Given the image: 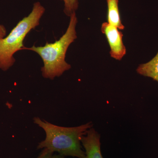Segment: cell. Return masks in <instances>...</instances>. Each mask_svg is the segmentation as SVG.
<instances>
[{
    "instance_id": "6da1fadb",
    "label": "cell",
    "mask_w": 158,
    "mask_h": 158,
    "mask_svg": "<svg viewBox=\"0 0 158 158\" xmlns=\"http://www.w3.org/2000/svg\"><path fill=\"white\" fill-rule=\"evenodd\" d=\"M33 120L34 123L44 130L46 134L45 139L38 144V149L48 148L64 156L86 158L81 145V140L92 127L91 123L67 127L52 124L38 117H34Z\"/></svg>"
},
{
    "instance_id": "7a4b0ae2",
    "label": "cell",
    "mask_w": 158,
    "mask_h": 158,
    "mask_svg": "<svg viewBox=\"0 0 158 158\" xmlns=\"http://www.w3.org/2000/svg\"><path fill=\"white\" fill-rule=\"evenodd\" d=\"M77 19L76 12L70 16V21L65 34L55 42H47L43 46L26 48L23 50L33 51L41 57L44 63L41 68L43 77L54 80L69 70L71 65L65 61V56L69 46L77 38L76 31Z\"/></svg>"
},
{
    "instance_id": "3957f363",
    "label": "cell",
    "mask_w": 158,
    "mask_h": 158,
    "mask_svg": "<svg viewBox=\"0 0 158 158\" xmlns=\"http://www.w3.org/2000/svg\"><path fill=\"white\" fill-rule=\"evenodd\" d=\"M45 9L39 2L34 3L30 14L23 18L10 33L0 41V69L6 71L15 62L14 55L23 48V41L28 34L39 25Z\"/></svg>"
},
{
    "instance_id": "277c9868",
    "label": "cell",
    "mask_w": 158,
    "mask_h": 158,
    "mask_svg": "<svg viewBox=\"0 0 158 158\" xmlns=\"http://www.w3.org/2000/svg\"><path fill=\"white\" fill-rule=\"evenodd\" d=\"M101 31L106 37L110 45L111 56L116 60H121L126 54V48L123 41L122 33L117 27L107 22L102 24Z\"/></svg>"
},
{
    "instance_id": "5b68a950",
    "label": "cell",
    "mask_w": 158,
    "mask_h": 158,
    "mask_svg": "<svg viewBox=\"0 0 158 158\" xmlns=\"http://www.w3.org/2000/svg\"><path fill=\"white\" fill-rule=\"evenodd\" d=\"M100 136L93 128L88 130L81 140L85 150V158H103L101 152Z\"/></svg>"
},
{
    "instance_id": "8992f818",
    "label": "cell",
    "mask_w": 158,
    "mask_h": 158,
    "mask_svg": "<svg viewBox=\"0 0 158 158\" xmlns=\"http://www.w3.org/2000/svg\"><path fill=\"white\" fill-rule=\"evenodd\" d=\"M106 1L107 5V23L116 27L118 30H123L125 27L122 23L120 18L118 9V0H106Z\"/></svg>"
},
{
    "instance_id": "52a82bcc",
    "label": "cell",
    "mask_w": 158,
    "mask_h": 158,
    "mask_svg": "<svg viewBox=\"0 0 158 158\" xmlns=\"http://www.w3.org/2000/svg\"><path fill=\"white\" fill-rule=\"evenodd\" d=\"M137 71L139 74L152 78L158 82V52L149 62L139 65Z\"/></svg>"
},
{
    "instance_id": "ba28073f",
    "label": "cell",
    "mask_w": 158,
    "mask_h": 158,
    "mask_svg": "<svg viewBox=\"0 0 158 158\" xmlns=\"http://www.w3.org/2000/svg\"><path fill=\"white\" fill-rule=\"evenodd\" d=\"M64 3V13L67 16L70 15L76 12L78 8L79 2L78 0H61Z\"/></svg>"
},
{
    "instance_id": "9c48e42d",
    "label": "cell",
    "mask_w": 158,
    "mask_h": 158,
    "mask_svg": "<svg viewBox=\"0 0 158 158\" xmlns=\"http://www.w3.org/2000/svg\"><path fill=\"white\" fill-rule=\"evenodd\" d=\"M37 158H64V156L60 154H54L53 152L45 148H44Z\"/></svg>"
},
{
    "instance_id": "30bf717a",
    "label": "cell",
    "mask_w": 158,
    "mask_h": 158,
    "mask_svg": "<svg viewBox=\"0 0 158 158\" xmlns=\"http://www.w3.org/2000/svg\"><path fill=\"white\" fill-rule=\"evenodd\" d=\"M6 28L5 26L3 25L0 24V41L6 36Z\"/></svg>"
}]
</instances>
